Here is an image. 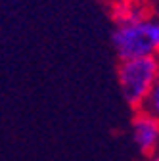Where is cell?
Masks as SVG:
<instances>
[{
    "label": "cell",
    "mask_w": 159,
    "mask_h": 161,
    "mask_svg": "<svg viewBox=\"0 0 159 161\" xmlns=\"http://www.w3.org/2000/svg\"><path fill=\"white\" fill-rule=\"evenodd\" d=\"M130 140L138 153L151 155L159 148V119L151 117L144 109H134L130 119Z\"/></svg>",
    "instance_id": "3"
},
{
    "label": "cell",
    "mask_w": 159,
    "mask_h": 161,
    "mask_svg": "<svg viewBox=\"0 0 159 161\" xmlns=\"http://www.w3.org/2000/svg\"><path fill=\"white\" fill-rule=\"evenodd\" d=\"M146 161H159V148H157L151 155H148V157H146Z\"/></svg>",
    "instance_id": "5"
},
{
    "label": "cell",
    "mask_w": 159,
    "mask_h": 161,
    "mask_svg": "<svg viewBox=\"0 0 159 161\" xmlns=\"http://www.w3.org/2000/svg\"><path fill=\"white\" fill-rule=\"evenodd\" d=\"M140 109H144L151 117L159 119V79L155 80L153 86L150 88V92H148V96H146V100H144V104H142Z\"/></svg>",
    "instance_id": "4"
},
{
    "label": "cell",
    "mask_w": 159,
    "mask_h": 161,
    "mask_svg": "<svg viewBox=\"0 0 159 161\" xmlns=\"http://www.w3.org/2000/svg\"><path fill=\"white\" fill-rule=\"evenodd\" d=\"M111 42L119 59L159 56V14L144 10L129 21L115 23Z\"/></svg>",
    "instance_id": "1"
},
{
    "label": "cell",
    "mask_w": 159,
    "mask_h": 161,
    "mask_svg": "<svg viewBox=\"0 0 159 161\" xmlns=\"http://www.w3.org/2000/svg\"><path fill=\"white\" fill-rule=\"evenodd\" d=\"M159 79V56H142L119 59L117 83L123 100L132 108L140 109L144 100Z\"/></svg>",
    "instance_id": "2"
}]
</instances>
